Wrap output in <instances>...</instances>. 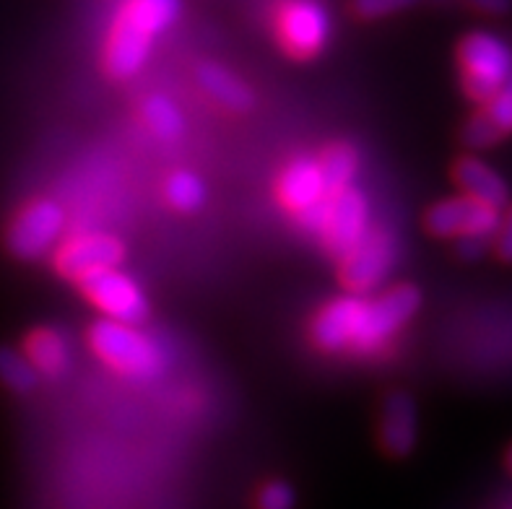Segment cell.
Here are the masks:
<instances>
[{
    "label": "cell",
    "instance_id": "cell-24",
    "mask_svg": "<svg viewBox=\"0 0 512 509\" xmlns=\"http://www.w3.org/2000/svg\"><path fill=\"white\" fill-rule=\"evenodd\" d=\"M416 0H354V11L362 19H383L390 13L403 11V8L414 6Z\"/></svg>",
    "mask_w": 512,
    "mask_h": 509
},
{
    "label": "cell",
    "instance_id": "cell-7",
    "mask_svg": "<svg viewBox=\"0 0 512 509\" xmlns=\"http://www.w3.org/2000/svg\"><path fill=\"white\" fill-rule=\"evenodd\" d=\"M500 208L479 203V200L461 195V198L440 200L429 208L424 224L435 237H461V234H479L492 237L500 226Z\"/></svg>",
    "mask_w": 512,
    "mask_h": 509
},
{
    "label": "cell",
    "instance_id": "cell-8",
    "mask_svg": "<svg viewBox=\"0 0 512 509\" xmlns=\"http://www.w3.org/2000/svg\"><path fill=\"white\" fill-rule=\"evenodd\" d=\"M331 34L328 13L315 0H289L279 13L281 45L294 58H312Z\"/></svg>",
    "mask_w": 512,
    "mask_h": 509
},
{
    "label": "cell",
    "instance_id": "cell-20",
    "mask_svg": "<svg viewBox=\"0 0 512 509\" xmlns=\"http://www.w3.org/2000/svg\"><path fill=\"white\" fill-rule=\"evenodd\" d=\"M320 172H323L325 187L328 193H336V190H344L351 185L354 174L359 167L357 151L351 149L349 143H333L325 149V154L318 159Z\"/></svg>",
    "mask_w": 512,
    "mask_h": 509
},
{
    "label": "cell",
    "instance_id": "cell-14",
    "mask_svg": "<svg viewBox=\"0 0 512 509\" xmlns=\"http://www.w3.org/2000/svg\"><path fill=\"white\" fill-rule=\"evenodd\" d=\"M325 198H328V187H325L318 159L299 156L279 177V200L292 213L305 211Z\"/></svg>",
    "mask_w": 512,
    "mask_h": 509
},
{
    "label": "cell",
    "instance_id": "cell-10",
    "mask_svg": "<svg viewBox=\"0 0 512 509\" xmlns=\"http://www.w3.org/2000/svg\"><path fill=\"white\" fill-rule=\"evenodd\" d=\"M123 245L107 234H84L68 239L55 255V268L60 276L84 281L99 271H110L123 263Z\"/></svg>",
    "mask_w": 512,
    "mask_h": 509
},
{
    "label": "cell",
    "instance_id": "cell-17",
    "mask_svg": "<svg viewBox=\"0 0 512 509\" xmlns=\"http://www.w3.org/2000/svg\"><path fill=\"white\" fill-rule=\"evenodd\" d=\"M198 86L206 97L214 99L229 112H247L253 107V91L242 84L240 78L232 76L219 65H201L198 68Z\"/></svg>",
    "mask_w": 512,
    "mask_h": 509
},
{
    "label": "cell",
    "instance_id": "cell-15",
    "mask_svg": "<svg viewBox=\"0 0 512 509\" xmlns=\"http://www.w3.org/2000/svg\"><path fill=\"white\" fill-rule=\"evenodd\" d=\"M380 445L393 458H406L416 445V406L406 393H393L383 406Z\"/></svg>",
    "mask_w": 512,
    "mask_h": 509
},
{
    "label": "cell",
    "instance_id": "cell-11",
    "mask_svg": "<svg viewBox=\"0 0 512 509\" xmlns=\"http://www.w3.org/2000/svg\"><path fill=\"white\" fill-rule=\"evenodd\" d=\"M364 310L367 299L362 297H341L331 302L312 323V338L323 351H341V348H354L362 338Z\"/></svg>",
    "mask_w": 512,
    "mask_h": 509
},
{
    "label": "cell",
    "instance_id": "cell-2",
    "mask_svg": "<svg viewBox=\"0 0 512 509\" xmlns=\"http://www.w3.org/2000/svg\"><path fill=\"white\" fill-rule=\"evenodd\" d=\"M458 60L463 71V89L479 104L487 102L512 71V50L489 32L468 34L458 47Z\"/></svg>",
    "mask_w": 512,
    "mask_h": 509
},
{
    "label": "cell",
    "instance_id": "cell-19",
    "mask_svg": "<svg viewBox=\"0 0 512 509\" xmlns=\"http://www.w3.org/2000/svg\"><path fill=\"white\" fill-rule=\"evenodd\" d=\"M120 16L149 37H156L169 24H175L180 16V0H128Z\"/></svg>",
    "mask_w": 512,
    "mask_h": 509
},
{
    "label": "cell",
    "instance_id": "cell-12",
    "mask_svg": "<svg viewBox=\"0 0 512 509\" xmlns=\"http://www.w3.org/2000/svg\"><path fill=\"white\" fill-rule=\"evenodd\" d=\"M487 110L476 112L463 130V141L471 149H487L512 133V71L505 84L487 99Z\"/></svg>",
    "mask_w": 512,
    "mask_h": 509
},
{
    "label": "cell",
    "instance_id": "cell-13",
    "mask_svg": "<svg viewBox=\"0 0 512 509\" xmlns=\"http://www.w3.org/2000/svg\"><path fill=\"white\" fill-rule=\"evenodd\" d=\"M151 39L154 37L141 32L128 19L117 16L115 26H112L110 42H107V52H104L107 73L115 78L136 76L143 68V63H146V58H149Z\"/></svg>",
    "mask_w": 512,
    "mask_h": 509
},
{
    "label": "cell",
    "instance_id": "cell-16",
    "mask_svg": "<svg viewBox=\"0 0 512 509\" xmlns=\"http://www.w3.org/2000/svg\"><path fill=\"white\" fill-rule=\"evenodd\" d=\"M453 177L468 198L487 203V206L502 208L507 200V185L500 174L492 167L476 159V156H463L461 162L455 164Z\"/></svg>",
    "mask_w": 512,
    "mask_h": 509
},
{
    "label": "cell",
    "instance_id": "cell-27",
    "mask_svg": "<svg viewBox=\"0 0 512 509\" xmlns=\"http://www.w3.org/2000/svg\"><path fill=\"white\" fill-rule=\"evenodd\" d=\"M497 255L507 260V263H512V211L497 226Z\"/></svg>",
    "mask_w": 512,
    "mask_h": 509
},
{
    "label": "cell",
    "instance_id": "cell-22",
    "mask_svg": "<svg viewBox=\"0 0 512 509\" xmlns=\"http://www.w3.org/2000/svg\"><path fill=\"white\" fill-rule=\"evenodd\" d=\"M0 382L11 387L13 393H32L39 385V372L16 348H0Z\"/></svg>",
    "mask_w": 512,
    "mask_h": 509
},
{
    "label": "cell",
    "instance_id": "cell-23",
    "mask_svg": "<svg viewBox=\"0 0 512 509\" xmlns=\"http://www.w3.org/2000/svg\"><path fill=\"white\" fill-rule=\"evenodd\" d=\"M167 198L177 211H195L206 200V187L193 172H177L167 180Z\"/></svg>",
    "mask_w": 512,
    "mask_h": 509
},
{
    "label": "cell",
    "instance_id": "cell-21",
    "mask_svg": "<svg viewBox=\"0 0 512 509\" xmlns=\"http://www.w3.org/2000/svg\"><path fill=\"white\" fill-rule=\"evenodd\" d=\"M143 120L149 125V130L162 141H177L185 133V120L182 112L177 110V104L172 99L154 94L143 102Z\"/></svg>",
    "mask_w": 512,
    "mask_h": 509
},
{
    "label": "cell",
    "instance_id": "cell-26",
    "mask_svg": "<svg viewBox=\"0 0 512 509\" xmlns=\"http://www.w3.org/2000/svg\"><path fill=\"white\" fill-rule=\"evenodd\" d=\"M487 250V237H479V234H461L458 237V255L466 260H479Z\"/></svg>",
    "mask_w": 512,
    "mask_h": 509
},
{
    "label": "cell",
    "instance_id": "cell-25",
    "mask_svg": "<svg viewBox=\"0 0 512 509\" xmlns=\"http://www.w3.org/2000/svg\"><path fill=\"white\" fill-rule=\"evenodd\" d=\"M294 507V491L281 481H271L260 489L258 509H292Z\"/></svg>",
    "mask_w": 512,
    "mask_h": 509
},
{
    "label": "cell",
    "instance_id": "cell-5",
    "mask_svg": "<svg viewBox=\"0 0 512 509\" xmlns=\"http://www.w3.org/2000/svg\"><path fill=\"white\" fill-rule=\"evenodd\" d=\"M396 263V242L388 232H370L341 258V281L354 294H367L388 278Z\"/></svg>",
    "mask_w": 512,
    "mask_h": 509
},
{
    "label": "cell",
    "instance_id": "cell-1",
    "mask_svg": "<svg viewBox=\"0 0 512 509\" xmlns=\"http://www.w3.org/2000/svg\"><path fill=\"white\" fill-rule=\"evenodd\" d=\"M91 348L102 361L133 380H149L164 369V351L159 343L143 336L136 325L120 320H99L91 325Z\"/></svg>",
    "mask_w": 512,
    "mask_h": 509
},
{
    "label": "cell",
    "instance_id": "cell-29",
    "mask_svg": "<svg viewBox=\"0 0 512 509\" xmlns=\"http://www.w3.org/2000/svg\"><path fill=\"white\" fill-rule=\"evenodd\" d=\"M507 471L512 473V447H510V450H507Z\"/></svg>",
    "mask_w": 512,
    "mask_h": 509
},
{
    "label": "cell",
    "instance_id": "cell-18",
    "mask_svg": "<svg viewBox=\"0 0 512 509\" xmlns=\"http://www.w3.org/2000/svg\"><path fill=\"white\" fill-rule=\"evenodd\" d=\"M26 359L32 361L34 369L39 374H60L68 364V343L65 338L60 336L58 330H50V328H39L34 330L29 341H26L24 348Z\"/></svg>",
    "mask_w": 512,
    "mask_h": 509
},
{
    "label": "cell",
    "instance_id": "cell-3",
    "mask_svg": "<svg viewBox=\"0 0 512 509\" xmlns=\"http://www.w3.org/2000/svg\"><path fill=\"white\" fill-rule=\"evenodd\" d=\"M65 211L55 200H34L11 221L6 234L8 250L21 260H37L63 237Z\"/></svg>",
    "mask_w": 512,
    "mask_h": 509
},
{
    "label": "cell",
    "instance_id": "cell-28",
    "mask_svg": "<svg viewBox=\"0 0 512 509\" xmlns=\"http://www.w3.org/2000/svg\"><path fill=\"white\" fill-rule=\"evenodd\" d=\"M474 8L484 13H492V16H500V13H507L512 8V0H471Z\"/></svg>",
    "mask_w": 512,
    "mask_h": 509
},
{
    "label": "cell",
    "instance_id": "cell-4",
    "mask_svg": "<svg viewBox=\"0 0 512 509\" xmlns=\"http://www.w3.org/2000/svg\"><path fill=\"white\" fill-rule=\"evenodd\" d=\"M419 304H422V294L411 284L396 286L367 302L362 338L357 343L359 354H372L377 348H383L414 317Z\"/></svg>",
    "mask_w": 512,
    "mask_h": 509
},
{
    "label": "cell",
    "instance_id": "cell-6",
    "mask_svg": "<svg viewBox=\"0 0 512 509\" xmlns=\"http://www.w3.org/2000/svg\"><path fill=\"white\" fill-rule=\"evenodd\" d=\"M367 229H370V206L359 190L349 185L344 190L328 193L320 237L333 255L344 258L346 252L367 234Z\"/></svg>",
    "mask_w": 512,
    "mask_h": 509
},
{
    "label": "cell",
    "instance_id": "cell-9",
    "mask_svg": "<svg viewBox=\"0 0 512 509\" xmlns=\"http://www.w3.org/2000/svg\"><path fill=\"white\" fill-rule=\"evenodd\" d=\"M81 284H84L86 297L97 304L110 320L136 325L149 312V304H146V297H143V291L138 289L136 281L117 271V268L94 273V276L84 278Z\"/></svg>",
    "mask_w": 512,
    "mask_h": 509
}]
</instances>
